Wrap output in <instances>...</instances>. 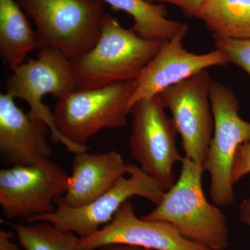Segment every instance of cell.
Segmentation results:
<instances>
[{
  "mask_svg": "<svg viewBox=\"0 0 250 250\" xmlns=\"http://www.w3.org/2000/svg\"><path fill=\"white\" fill-rule=\"evenodd\" d=\"M167 41L141 37L105 14L98 42L87 53L71 62L79 89H95L136 80Z\"/></svg>",
  "mask_w": 250,
  "mask_h": 250,
  "instance_id": "1",
  "label": "cell"
},
{
  "mask_svg": "<svg viewBox=\"0 0 250 250\" xmlns=\"http://www.w3.org/2000/svg\"><path fill=\"white\" fill-rule=\"evenodd\" d=\"M181 164L175 184L164 192L155 208L142 218L167 222L185 238L210 250H228L227 216L206 197L202 187L205 167L186 157Z\"/></svg>",
  "mask_w": 250,
  "mask_h": 250,
  "instance_id": "2",
  "label": "cell"
},
{
  "mask_svg": "<svg viewBox=\"0 0 250 250\" xmlns=\"http://www.w3.org/2000/svg\"><path fill=\"white\" fill-rule=\"evenodd\" d=\"M35 24L42 47L62 52L70 62L93 48L105 16L101 0H16Z\"/></svg>",
  "mask_w": 250,
  "mask_h": 250,
  "instance_id": "3",
  "label": "cell"
},
{
  "mask_svg": "<svg viewBox=\"0 0 250 250\" xmlns=\"http://www.w3.org/2000/svg\"><path fill=\"white\" fill-rule=\"evenodd\" d=\"M135 88V80L125 81L63 95L53 111L56 127L62 137L82 146L101 130L121 129L127 125Z\"/></svg>",
  "mask_w": 250,
  "mask_h": 250,
  "instance_id": "4",
  "label": "cell"
},
{
  "mask_svg": "<svg viewBox=\"0 0 250 250\" xmlns=\"http://www.w3.org/2000/svg\"><path fill=\"white\" fill-rule=\"evenodd\" d=\"M11 70L6 82V93L27 102L30 108L28 114L48 125L52 142L62 143L75 154L86 152L88 146H78L62 137L56 127L53 112L42 101L45 95L59 99L79 89L70 59L58 49L44 47L37 59H29Z\"/></svg>",
  "mask_w": 250,
  "mask_h": 250,
  "instance_id": "5",
  "label": "cell"
},
{
  "mask_svg": "<svg viewBox=\"0 0 250 250\" xmlns=\"http://www.w3.org/2000/svg\"><path fill=\"white\" fill-rule=\"evenodd\" d=\"M209 98L214 130L203 166L210 174L212 202L225 207L234 202L231 169L238 148L250 143V123L242 119L238 99L223 83L211 81Z\"/></svg>",
  "mask_w": 250,
  "mask_h": 250,
  "instance_id": "6",
  "label": "cell"
},
{
  "mask_svg": "<svg viewBox=\"0 0 250 250\" xmlns=\"http://www.w3.org/2000/svg\"><path fill=\"white\" fill-rule=\"evenodd\" d=\"M159 95L135 104L129 139V154L140 168L155 179L164 191L175 184L173 167L182 163L176 143L178 134Z\"/></svg>",
  "mask_w": 250,
  "mask_h": 250,
  "instance_id": "7",
  "label": "cell"
},
{
  "mask_svg": "<svg viewBox=\"0 0 250 250\" xmlns=\"http://www.w3.org/2000/svg\"><path fill=\"white\" fill-rule=\"evenodd\" d=\"M126 173L129 175L128 178L123 177L114 187L88 205L79 208L57 205L52 213L33 217L26 222H47L61 231L76 233L79 238H87L109 223L121 205L131 197H143L156 206L160 203L165 191L155 179L133 164H128Z\"/></svg>",
  "mask_w": 250,
  "mask_h": 250,
  "instance_id": "8",
  "label": "cell"
},
{
  "mask_svg": "<svg viewBox=\"0 0 250 250\" xmlns=\"http://www.w3.org/2000/svg\"><path fill=\"white\" fill-rule=\"evenodd\" d=\"M69 176L50 159L0 170V205L9 220L52 213L67 190Z\"/></svg>",
  "mask_w": 250,
  "mask_h": 250,
  "instance_id": "9",
  "label": "cell"
},
{
  "mask_svg": "<svg viewBox=\"0 0 250 250\" xmlns=\"http://www.w3.org/2000/svg\"><path fill=\"white\" fill-rule=\"evenodd\" d=\"M211 81L208 72L203 70L159 95L165 108L172 113L184 157L202 165L214 130L209 98Z\"/></svg>",
  "mask_w": 250,
  "mask_h": 250,
  "instance_id": "10",
  "label": "cell"
},
{
  "mask_svg": "<svg viewBox=\"0 0 250 250\" xmlns=\"http://www.w3.org/2000/svg\"><path fill=\"white\" fill-rule=\"evenodd\" d=\"M110 245H125L153 250H211L182 236L171 224L139 218L130 200L113 220L87 238H79V250H97Z\"/></svg>",
  "mask_w": 250,
  "mask_h": 250,
  "instance_id": "11",
  "label": "cell"
},
{
  "mask_svg": "<svg viewBox=\"0 0 250 250\" xmlns=\"http://www.w3.org/2000/svg\"><path fill=\"white\" fill-rule=\"evenodd\" d=\"M188 31V25L184 23L181 30L166 42L135 80L136 88L129 103L130 112L141 100L159 95L207 68L224 66L229 62L226 54L218 49L202 54L187 51L183 43Z\"/></svg>",
  "mask_w": 250,
  "mask_h": 250,
  "instance_id": "12",
  "label": "cell"
},
{
  "mask_svg": "<svg viewBox=\"0 0 250 250\" xmlns=\"http://www.w3.org/2000/svg\"><path fill=\"white\" fill-rule=\"evenodd\" d=\"M50 129L18 107L8 93L0 95V152L8 165L33 166L49 159Z\"/></svg>",
  "mask_w": 250,
  "mask_h": 250,
  "instance_id": "13",
  "label": "cell"
},
{
  "mask_svg": "<svg viewBox=\"0 0 250 250\" xmlns=\"http://www.w3.org/2000/svg\"><path fill=\"white\" fill-rule=\"evenodd\" d=\"M86 152L75 154L66 192L56 201L57 205L70 208L88 205L127 174L128 164L119 152L113 150L104 154H88Z\"/></svg>",
  "mask_w": 250,
  "mask_h": 250,
  "instance_id": "14",
  "label": "cell"
},
{
  "mask_svg": "<svg viewBox=\"0 0 250 250\" xmlns=\"http://www.w3.org/2000/svg\"><path fill=\"white\" fill-rule=\"evenodd\" d=\"M14 0H0V57L10 70L26 62L27 55L42 48L37 32Z\"/></svg>",
  "mask_w": 250,
  "mask_h": 250,
  "instance_id": "15",
  "label": "cell"
},
{
  "mask_svg": "<svg viewBox=\"0 0 250 250\" xmlns=\"http://www.w3.org/2000/svg\"><path fill=\"white\" fill-rule=\"evenodd\" d=\"M114 11H124L131 16V30L146 39L170 40L183 27L184 23L167 18V11L162 4L148 0H101Z\"/></svg>",
  "mask_w": 250,
  "mask_h": 250,
  "instance_id": "16",
  "label": "cell"
},
{
  "mask_svg": "<svg viewBox=\"0 0 250 250\" xmlns=\"http://www.w3.org/2000/svg\"><path fill=\"white\" fill-rule=\"evenodd\" d=\"M197 17L214 35L250 39V0H206Z\"/></svg>",
  "mask_w": 250,
  "mask_h": 250,
  "instance_id": "17",
  "label": "cell"
},
{
  "mask_svg": "<svg viewBox=\"0 0 250 250\" xmlns=\"http://www.w3.org/2000/svg\"><path fill=\"white\" fill-rule=\"evenodd\" d=\"M24 250H79V237L61 231L47 222L26 225L11 224Z\"/></svg>",
  "mask_w": 250,
  "mask_h": 250,
  "instance_id": "18",
  "label": "cell"
},
{
  "mask_svg": "<svg viewBox=\"0 0 250 250\" xmlns=\"http://www.w3.org/2000/svg\"><path fill=\"white\" fill-rule=\"evenodd\" d=\"M216 49L226 54L229 62L250 75V39H231L213 35Z\"/></svg>",
  "mask_w": 250,
  "mask_h": 250,
  "instance_id": "19",
  "label": "cell"
},
{
  "mask_svg": "<svg viewBox=\"0 0 250 250\" xmlns=\"http://www.w3.org/2000/svg\"><path fill=\"white\" fill-rule=\"evenodd\" d=\"M250 174V143L241 145L233 159L231 178L233 185Z\"/></svg>",
  "mask_w": 250,
  "mask_h": 250,
  "instance_id": "20",
  "label": "cell"
},
{
  "mask_svg": "<svg viewBox=\"0 0 250 250\" xmlns=\"http://www.w3.org/2000/svg\"><path fill=\"white\" fill-rule=\"evenodd\" d=\"M150 2L170 3L182 10L188 17H197L206 0H148Z\"/></svg>",
  "mask_w": 250,
  "mask_h": 250,
  "instance_id": "21",
  "label": "cell"
},
{
  "mask_svg": "<svg viewBox=\"0 0 250 250\" xmlns=\"http://www.w3.org/2000/svg\"><path fill=\"white\" fill-rule=\"evenodd\" d=\"M15 233L12 231H0V250H20L19 247L13 242Z\"/></svg>",
  "mask_w": 250,
  "mask_h": 250,
  "instance_id": "22",
  "label": "cell"
},
{
  "mask_svg": "<svg viewBox=\"0 0 250 250\" xmlns=\"http://www.w3.org/2000/svg\"><path fill=\"white\" fill-rule=\"evenodd\" d=\"M239 219L242 223L250 227V197L241 202L239 207Z\"/></svg>",
  "mask_w": 250,
  "mask_h": 250,
  "instance_id": "23",
  "label": "cell"
},
{
  "mask_svg": "<svg viewBox=\"0 0 250 250\" xmlns=\"http://www.w3.org/2000/svg\"><path fill=\"white\" fill-rule=\"evenodd\" d=\"M99 250H153L146 249V248H139V247H134L129 246H125V245H110V246L103 247Z\"/></svg>",
  "mask_w": 250,
  "mask_h": 250,
  "instance_id": "24",
  "label": "cell"
}]
</instances>
